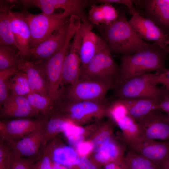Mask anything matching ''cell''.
<instances>
[{
    "label": "cell",
    "instance_id": "cell-26",
    "mask_svg": "<svg viewBox=\"0 0 169 169\" xmlns=\"http://www.w3.org/2000/svg\"><path fill=\"white\" fill-rule=\"evenodd\" d=\"M55 138L50 141L52 161L64 165L71 169L77 164L79 156L73 148L59 144Z\"/></svg>",
    "mask_w": 169,
    "mask_h": 169
},
{
    "label": "cell",
    "instance_id": "cell-35",
    "mask_svg": "<svg viewBox=\"0 0 169 169\" xmlns=\"http://www.w3.org/2000/svg\"><path fill=\"white\" fill-rule=\"evenodd\" d=\"M52 161L49 142L45 147L42 156L35 162L33 169H52Z\"/></svg>",
    "mask_w": 169,
    "mask_h": 169
},
{
    "label": "cell",
    "instance_id": "cell-17",
    "mask_svg": "<svg viewBox=\"0 0 169 169\" xmlns=\"http://www.w3.org/2000/svg\"><path fill=\"white\" fill-rule=\"evenodd\" d=\"M18 68L26 74L32 92L50 97L49 85L44 62L23 60Z\"/></svg>",
    "mask_w": 169,
    "mask_h": 169
},
{
    "label": "cell",
    "instance_id": "cell-4",
    "mask_svg": "<svg viewBox=\"0 0 169 169\" xmlns=\"http://www.w3.org/2000/svg\"><path fill=\"white\" fill-rule=\"evenodd\" d=\"M71 15L68 11L46 14H33L26 12V17L30 28L31 49L45 40L69 21Z\"/></svg>",
    "mask_w": 169,
    "mask_h": 169
},
{
    "label": "cell",
    "instance_id": "cell-25",
    "mask_svg": "<svg viewBox=\"0 0 169 169\" xmlns=\"http://www.w3.org/2000/svg\"><path fill=\"white\" fill-rule=\"evenodd\" d=\"M16 5L13 0L0 1V45H7L17 49L12 32L9 12Z\"/></svg>",
    "mask_w": 169,
    "mask_h": 169
},
{
    "label": "cell",
    "instance_id": "cell-24",
    "mask_svg": "<svg viewBox=\"0 0 169 169\" xmlns=\"http://www.w3.org/2000/svg\"><path fill=\"white\" fill-rule=\"evenodd\" d=\"M90 6L87 14L88 18L90 23L95 26L110 25L115 21L119 16V12L112 4H93Z\"/></svg>",
    "mask_w": 169,
    "mask_h": 169
},
{
    "label": "cell",
    "instance_id": "cell-36",
    "mask_svg": "<svg viewBox=\"0 0 169 169\" xmlns=\"http://www.w3.org/2000/svg\"><path fill=\"white\" fill-rule=\"evenodd\" d=\"M12 155L7 143L0 140V169H10Z\"/></svg>",
    "mask_w": 169,
    "mask_h": 169
},
{
    "label": "cell",
    "instance_id": "cell-33",
    "mask_svg": "<svg viewBox=\"0 0 169 169\" xmlns=\"http://www.w3.org/2000/svg\"><path fill=\"white\" fill-rule=\"evenodd\" d=\"M19 71L18 67L0 70V103L2 105L9 96V78Z\"/></svg>",
    "mask_w": 169,
    "mask_h": 169
},
{
    "label": "cell",
    "instance_id": "cell-5",
    "mask_svg": "<svg viewBox=\"0 0 169 169\" xmlns=\"http://www.w3.org/2000/svg\"><path fill=\"white\" fill-rule=\"evenodd\" d=\"M116 85V81L112 79L80 78L77 82L70 85L66 93V99L73 102L107 103L106 94Z\"/></svg>",
    "mask_w": 169,
    "mask_h": 169
},
{
    "label": "cell",
    "instance_id": "cell-2",
    "mask_svg": "<svg viewBox=\"0 0 169 169\" xmlns=\"http://www.w3.org/2000/svg\"><path fill=\"white\" fill-rule=\"evenodd\" d=\"M168 53L158 44L137 53L122 55L117 84L127 79L155 71L161 74L167 71L165 62Z\"/></svg>",
    "mask_w": 169,
    "mask_h": 169
},
{
    "label": "cell",
    "instance_id": "cell-30",
    "mask_svg": "<svg viewBox=\"0 0 169 169\" xmlns=\"http://www.w3.org/2000/svg\"><path fill=\"white\" fill-rule=\"evenodd\" d=\"M122 163L125 169H161L143 156L132 151L127 153Z\"/></svg>",
    "mask_w": 169,
    "mask_h": 169
},
{
    "label": "cell",
    "instance_id": "cell-32",
    "mask_svg": "<svg viewBox=\"0 0 169 169\" xmlns=\"http://www.w3.org/2000/svg\"><path fill=\"white\" fill-rule=\"evenodd\" d=\"M32 92L35 110L43 116L49 119L56 111V104L49 97Z\"/></svg>",
    "mask_w": 169,
    "mask_h": 169
},
{
    "label": "cell",
    "instance_id": "cell-46",
    "mask_svg": "<svg viewBox=\"0 0 169 169\" xmlns=\"http://www.w3.org/2000/svg\"><path fill=\"white\" fill-rule=\"evenodd\" d=\"M160 46L163 48L167 53L169 54V45L163 44H158Z\"/></svg>",
    "mask_w": 169,
    "mask_h": 169
},
{
    "label": "cell",
    "instance_id": "cell-18",
    "mask_svg": "<svg viewBox=\"0 0 169 169\" xmlns=\"http://www.w3.org/2000/svg\"><path fill=\"white\" fill-rule=\"evenodd\" d=\"M129 22L134 31L142 39L169 45V36L153 22L138 12L132 14Z\"/></svg>",
    "mask_w": 169,
    "mask_h": 169
},
{
    "label": "cell",
    "instance_id": "cell-43",
    "mask_svg": "<svg viewBox=\"0 0 169 169\" xmlns=\"http://www.w3.org/2000/svg\"><path fill=\"white\" fill-rule=\"evenodd\" d=\"M159 110L164 112L169 116V94L164 97L159 105Z\"/></svg>",
    "mask_w": 169,
    "mask_h": 169
},
{
    "label": "cell",
    "instance_id": "cell-16",
    "mask_svg": "<svg viewBox=\"0 0 169 169\" xmlns=\"http://www.w3.org/2000/svg\"><path fill=\"white\" fill-rule=\"evenodd\" d=\"M18 4L25 8H38L46 14L54 13L57 9H62L77 17L82 14L84 7L82 0H18Z\"/></svg>",
    "mask_w": 169,
    "mask_h": 169
},
{
    "label": "cell",
    "instance_id": "cell-22",
    "mask_svg": "<svg viewBox=\"0 0 169 169\" xmlns=\"http://www.w3.org/2000/svg\"><path fill=\"white\" fill-rule=\"evenodd\" d=\"M125 151V146L114 138L89 158L100 167L111 162L122 163Z\"/></svg>",
    "mask_w": 169,
    "mask_h": 169
},
{
    "label": "cell",
    "instance_id": "cell-15",
    "mask_svg": "<svg viewBox=\"0 0 169 169\" xmlns=\"http://www.w3.org/2000/svg\"><path fill=\"white\" fill-rule=\"evenodd\" d=\"M26 12L10 10L9 17L11 29L19 53L23 60H27L30 48L31 32L26 17Z\"/></svg>",
    "mask_w": 169,
    "mask_h": 169
},
{
    "label": "cell",
    "instance_id": "cell-21",
    "mask_svg": "<svg viewBox=\"0 0 169 169\" xmlns=\"http://www.w3.org/2000/svg\"><path fill=\"white\" fill-rule=\"evenodd\" d=\"M133 148L161 168L169 159V140H140Z\"/></svg>",
    "mask_w": 169,
    "mask_h": 169
},
{
    "label": "cell",
    "instance_id": "cell-8",
    "mask_svg": "<svg viewBox=\"0 0 169 169\" xmlns=\"http://www.w3.org/2000/svg\"><path fill=\"white\" fill-rule=\"evenodd\" d=\"M111 53L107 47L97 53L81 70L80 78L111 79L116 83L120 69Z\"/></svg>",
    "mask_w": 169,
    "mask_h": 169
},
{
    "label": "cell",
    "instance_id": "cell-31",
    "mask_svg": "<svg viewBox=\"0 0 169 169\" xmlns=\"http://www.w3.org/2000/svg\"><path fill=\"white\" fill-rule=\"evenodd\" d=\"M9 89L12 95L25 96L32 92L26 74L19 70L10 80Z\"/></svg>",
    "mask_w": 169,
    "mask_h": 169
},
{
    "label": "cell",
    "instance_id": "cell-42",
    "mask_svg": "<svg viewBox=\"0 0 169 169\" xmlns=\"http://www.w3.org/2000/svg\"><path fill=\"white\" fill-rule=\"evenodd\" d=\"M159 84H162L165 88L169 90V70L160 74L158 79Z\"/></svg>",
    "mask_w": 169,
    "mask_h": 169
},
{
    "label": "cell",
    "instance_id": "cell-9",
    "mask_svg": "<svg viewBox=\"0 0 169 169\" xmlns=\"http://www.w3.org/2000/svg\"><path fill=\"white\" fill-rule=\"evenodd\" d=\"M163 112L153 110L137 122L140 140H169V116Z\"/></svg>",
    "mask_w": 169,
    "mask_h": 169
},
{
    "label": "cell",
    "instance_id": "cell-20",
    "mask_svg": "<svg viewBox=\"0 0 169 169\" xmlns=\"http://www.w3.org/2000/svg\"><path fill=\"white\" fill-rule=\"evenodd\" d=\"M3 118H36L43 116L29 105L25 96L9 95L0 110Z\"/></svg>",
    "mask_w": 169,
    "mask_h": 169
},
{
    "label": "cell",
    "instance_id": "cell-23",
    "mask_svg": "<svg viewBox=\"0 0 169 169\" xmlns=\"http://www.w3.org/2000/svg\"><path fill=\"white\" fill-rule=\"evenodd\" d=\"M119 99L124 104L130 115L137 122L151 111L159 110V105L162 100L149 98Z\"/></svg>",
    "mask_w": 169,
    "mask_h": 169
},
{
    "label": "cell",
    "instance_id": "cell-47",
    "mask_svg": "<svg viewBox=\"0 0 169 169\" xmlns=\"http://www.w3.org/2000/svg\"><path fill=\"white\" fill-rule=\"evenodd\" d=\"M161 169H169V159L164 163Z\"/></svg>",
    "mask_w": 169,
    "mask_h": 169
},
{
    "label": "cell",
    "instance_id": "cell-37",
    "mask_svg": "<svg viewBox=\"0 0 169 169\" xmlns=\"http://www.w3.org/2000/svg\"><path fill=\"white\" fill-rule=\"evenodd\" d=\"M89 127H83L71 121L63 133L66 138L72 136H86L87 135V129Z\"/></svg>",
    "mask_w": 169,
    "mask_h": 169
},
{
    "label": "cell",
    "instance_id": "cell-1",
    "mask_svg": "<svg viewBox=\"0 0 169 169\" xmlns=\"http://www.w3.org/2000/svg\"><path fill=\"white\" fill-rule=\"evenodd\" d=\"M96 27L111 53L123 55L131 54L152 44L145 41L137 35L127 20L125 11L119 12L118 18L111 24Z\"/></svg>",
    "mask_w": 169,
    "mask_h": 169
},
{
    "label": "cell",
    "instance_id": "cell-34",
    "mask_svg": "<svg viewBox=\"0 0 169 169\" xmlns=\"http://www.w3.org/2000/svg\"><path fill=\"white\" fill-rule=\"evenodd\" d=\"M12 154L10 169H33L35 162L42 156L28 158L17 157Z\"/></svg>",
    "mask_w": 169,
    "mask_h": 169
},
{
    "label": "cell",
    "instance_id": "cell-6",
    "mask_svg": "<svg viewBox=\"0 0 169 169\" xmlns=\"http://www.w3.org/2000/svg\"><path fill=\"white\" fill-rule=\"evenodd\" d=\"M108 103L90 101L73 102L63 100L57 105V110L77 125L100 119L106 115Z\"/></svg>",
    "mask_w": 169,
    "mask_h": 169
},
{
    "label": "cell",
    "instance_id": "cell-19",
    "mask_svg": "<svg viewBox=\"0 0 169 169\" xmlns=\"http://www.w3.org/2000/svg\"><path fill=\"white\" fill-rule=\"evenodd\" d=\"M82 34L80 54L81 70L95 55L108 47L102 37L93 32L94 25L91 23H82Z\"/></svg>",
    "mask_w": 169,
    "mask_h": 169
},
{
    "label": "cell",
    "instance_id": "cell-39",
    "mask_svg": "<svg viewBox=\"0 0 169 169\" xmlns=\"http://www.w3.org/2000/svg\"><path fill=\"white\" fill-rule=\"evenodd\" d=\"M71 169H100L88 157L79 156L77 164Z\"/></svg>",
    "mask_w": 169,
    "mask_h": 169
},
{
    "label": "cell",
    "instance_id": "cell-41",
    "mask_svg": "<svg viewBox=\"0 0 169 169\" xmlns=\"http://www.w3.org/2000/svg\"><path fill=\"white\" fill-rule=\"evenodd\" d=\"M67 141L71 146L76 147L80 143L85 141L86 136H72L66 137Z\"/></svg>",
    "mask_w": 169,
    "mask_h": 169
},
{
    "label": "cell",
    "instance_id": "cell-29",
    "mask_svg": "<svg viewBox=\"0 0 169 169\" xmlns=\"http://www.w3.org/2000/svg\"><path fill=\"white\" fill-rule=\"evenodd\" d=\"M23 61L18 50L7 45H0V70L15 67Z\"/></svg>",
    "mask_w": 169,
    "mask_h": 169
},
{
    "label": "cell",
    "instance_id": "cell-14",
    "mask_svg": "<svg viewBox=\"0 0 169 169\" xmlns=\"http://www.w3.org/2000/svg\"><path fill=\"white\" fill-rule=\"evenodd\" d=\"M45 129L34 131L19 139L6 143L15 156L28 158L40 157L45 148L43 145Z\"/></svg>",
    "mask_w": 169,
    "mask_h": 169
},
{
    "label": "cell",
    "instance_id": "cell-11",
    "mask_svg": "<svg viewBox=\"0 0 169 169\" xmlns=\"http://www.w3.org/2000/svg\"><path fill=\"white\" fill-rule=\"evenodd\" d=\"M82 34V24L73 38L65 59L62 71V82L72 85L79 79L81 73L80 49Z\"/></svg>",
    "mask_w": 169,
    "mask_h": 169
},
{
    "label": "cell",
    "instance_id": "cell-44",
    "mask_svg": "<svg viewBox=\"0 0 169 169\" xmlns=\"http://www.w3.org/2000/svg\"><path fill=\"white\" fill-rule=\"evenodd\" d=\"M100 169H125L122 163L111 162L100 167Z\"/></svg>",
    "mask_w": 169,
    "mask_h": 169
},
{
    "label": "cell",
    "instance_id": "cell-40",
    "mask_svg": "<svg viewBox=\"0 0 169 169\" xmlns=\"http://www.w3.org/2000/svg\"><path fill=\"white\" fill-rule=\"evenodd\" d=\"M75 151L79 156L88 157L92 153V148L89 140H85L78 145Z\"/></svg>",
    "mask_w": 169,
    "mask_h": 169
},
{
    "label": "cell",
    "instance_id": "cell-7",
    "mask_svg": "<svg viewBox=\"0 0 169 169\" xmlns=\"http://www.w3.org/2000/svg\"><path fill=\"white\" fill-rule=\"evenodd\" d=\"M48 119H15L0 122V140L7 143L23 137L34 131L45 128Z\"/></svg>",
    "mask_w": 169,
    "mask_h": 169
},
{
    "label": "cell",
    "instance_id": "cell-28",
    "mask_svg": "<svg viewBox=\"0 0 169 169\" xmlns=\"http://www.w3.org/2000/svg\"><path fill=\"white\" fill-rule=\"evenodd\" d=\"M114 123L109 119L100 125L90 139L92 153H95L106 146L114 137L113 135Z\"/></svg>",
    "mask_w": 169,
    "mask_h": 169
},
{
    "label": "cell",
    "instance_id": "cell-45",
    "mask_svg": "<svg viewBox=\"0 0 169 169\" xmlns=\"http://www.w3.org/2000/svg\"><path fill=\"white\" fill-rule=\"evenodd\" d=\"M52 169H69L64 165L52 161Z\"/></svg>",
    "mask_w": 169,
    "mask_h": 169
},
{
    "label": "cell",
    "instance_id": "cell-10",
    "mask_svg": "<svg viewBox=\"0 0 169 169\" xmlns=\"http://www.w3.org/2000/svg\"><path fill=\"white\" fill-rule=\"evenodd\" d=\"M68 48L63 46L49 59L44 62L49 89V97L57 105L64 98L62 71Z\"/></svg>",
    "mask_w": 169,
    "mask_h": 169
},
{
    "label": "cell",
    "instance_id": "cell-13",
    "mask_svg": "<svg viewBox=\"0 0 169 169\" xmlns=\"http://www.w3.org/2000/svg\"><path fill=\"white\" fill-rule=\"evenodd\" d=\"M69 22L47 39L30 49L27 60L43 63L56 53L64 43Z\"/></svg>",
    "mask_w": 169,
    "mask_h": 169
},
{
    "label": "cell",
    "instance_id": "cell-12",
    "mask_svg": "<svg viewBox=\"0 0 169 169\" xmlns=\"http://www.w3.org/2000/svg\"><path fill=\"white\" fill-rule=\"evenodd\" d=\"M134 3L138 12L140 11L169 36V0H135Z\"/></svg>",
    "mask_w": 169,
    "mask_h": 169
},
{
    "label": "cell",
    "instance_id": "cell-38",
    "mask_svg": "<svg viewBox=\"0 0 169 169\" xmlns=\"http://www.w3.org/2000/svg\"><path fill=\"white\" fill-rule=\"evenodd\" d=\"M134 1L135 0H91V4L97 3H108L123 4L128 8L132 15L138 12L134 5Z\"/></svg>",
    "mask_w": 169,
    "mask_h": 169
},
{
    "label": "cell",
    "instance_id": "cell-3",
    "mask_svg": "<svg viewBox=\"0 0 169 169\" xmlns=\"http://www.w3.org/2000/svg\"><path fill=\"white\" fill-rule=\"evenodd\" d=\"M160 74L146 73L120 82L116 85V91L112 97L114 100L126 98L163 100L169 94V90L157 86Z\"/></svg>",
    "mask_w": 169,
    "mask_h": 169
},
{
    "label": "cell",
    "instance_id": "cell-27",
    "mask_svg": "<svg viewBox=\"0 0 169 169\" xmlns=\"http://www.w3.org/2000/svg\"><path fill=\"white\" fill-rule=\"evenodd\" d=\"M70 121L57 110L48 119L44 130L43 145H47L59 134L64 132Z\"/></svg>",
    "mask_w": 169,
    "mask_h": 169
}]
</instances>
